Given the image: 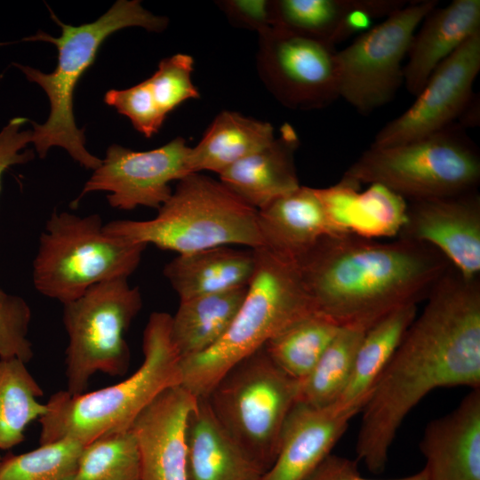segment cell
<instances>
[{
	"instance_id": "obj_1",
	"label": "cell",
	"mask_w": 480,
	"mask_h": 480,
	"mask_svg": "<svg viewBox=\"0 0 480 480\" xmlns=\"http://www.w3.org/2000/svg\"><path fill=\"white\" fill-rule=\"evenodd\" d=\"M362 409L357 460L381 474L408 413L438 388H480V276L452 265L427 297Z\"/></svg>"
},
{
	"instance_id": "obj_2",
	"label": "cell",
	"mask_w": 480,
	"mask_h": 480,
	"mask_svg": "<svg viewBox=\"0 0 480 480\" xmlns=\"http://www.w3.org/2000/svg\"><path fill=\"white\" fill-rule=\"evenodd\" d=\"M316 313L367 331L390 312L426 300L451 266L428 244L352 234L322 237L296 260Z\"/></svg>"
},
{
	"instance_id": "obj_3",
	"label": "cell",
	"mask_w": 480,
	"mask_h": 480,
	"mask_svg": "<svg viewBox=\"0 0 480 480\" xmlns=\"http://www.w3.org/2000/svg\"><path fill=\"white\" fill-rule=\"evenodd\" d=\"M171 324L168 313L150 315L143 332V362L127 379L92 392L71 395L59 390L51 396L38 420L39 444L68 438L85 445L107 434L128 430L160 393L180 385V356Z\"/></svg>"
},
{
	"instance_id": "obj_4",
	"label": "cell",
	"mask_w": 480,
	"mask_h": 480,
	"mask_svg": "<svg viewBox=\"0 0 480 480\" xmlns=\"http://www.w3.org/2000/svg\"><path fill=\"white\" fill-rule=\"evenodd\" d=\"M252 250L255 269L229 328L208 350L180 359V386L196 397L207 396L233 365L278 332L316 313L296 261L266 247Z\"/></svg>"
},
{
	"instance_id": "obj_5",
	"label": "cell",
	"mask_w": 480,
	"mask_h": 480,
	"mask_svg": "<svg viewBox=\"0 0 480 480\" xmlns=\"http://www.w3.org/2000/svg\"><path fill=\"white\" fill-rule=\"evenodd\" d=\"M51 16L61 28L60 36L53 37L40 31L26 40L44 41L57 47L58 63L53 72L45 74L35 68L14 64L29 82L41 86L50 101L46 122L33 123L31 143L42 158L52 147H60L80 165L94 171L100 165L101 159L85 148L84 131L76 124L73 114L76 86L110 35L128 27L162 32L169 20L144 9L138 0H118L98 20L80 26L63 23L52 11Z\"/></svg>"
},
{
	"instance_id": "obj_6",
	"label": "cell",
	"mask_w": 480,
	"mask_h": 480,
	"mask_svg": "<svg viewBox=\"0 0 480 480\" xmlns=\"http://www.w3.org/2000/svg\"><path fill=\"white\" fill-rule=\"evenodd\" d=\"M157 211L151 220H117L104 224V228L109 234L178 254L224 245L264 246L258 211L220 180L200 172L180 180Z\"/></svg>"
},
{
	"instance_id": "obj_7",
	"label": "cell",
	"mask_w": 480,
	"mask_h": 480,
	"mask_svg": "<svg viewBox=\"0 0 480 480\" xmlns=\"http://www.w3.org/2000/svg\"><path fill=\"white\" fill-rule=\"evenodd\" d=\"M147 245L108 233L98 214L53 212L33 260L35 288L62 304L98 284L128 278Z\"/></svg>"
},
{
	"instance_id": "obj_8",
	"label": "cell",
	"mask_w": 480,
	"mask_h": 480,
	"mask_svg": "<svg viewBox=\"0 0 480 480\" xmlns=\"http://www.w3.org/2000/svg\"><path fill=\"white\" fill-rule=\"evenodd\" d=\"M343 177L360 185H382L409 202L451 196L476 190L480 153L455 123L404 144L370 146Z\"/></svg>"
},
{
	"instance_id": "obj_9",
	"label": "cell",
	"mask_w": 480,
	"mask_h": 480,
	"mask_svg": "<svg viewBox=\"0 0 480 480\" xmlns=\"http://www.w3.org/2000/svg\"><path fill=\"white\" fill-rule=\"evenodd\" d=\"M298 396L299 380L278 368L262 347L233 365L205 396L223 428L266 472Z\"/></svg>"
},
{
	"instance_id": "obj_10",
	"label": "cell",
	"mask_w": 480,
	"mask_h": 480,
	"mask_svg": "<svg viewBox=\"0 0 480 480\" xmlns=\"http://www.w3.org/2000/svg\"><path fill=\"white\" fill-rule=\"evenodd\" d=\"M142 306L138 287L128 278L106 281L79 298L63 304V324L68 337L65 375L71 395L86 392L98 372L122 376L129 367L125 334Z\"/></svg>"
},
{
	"instance_id": "obj_11",
	"label": "cell",
	"mask_w": 480,
	"mask_h": 480,
	"mask_svg": "<svg viewBox=\"0 0 480 480\" xmlns=\"http://www.w3.org/2000/svg\"><path fill=\"white\" fill-rule=\"evenodd\" d=\"M437 3L410 1L338 51L340 98L362 115L391 101L404 84L403 61L412 37Z\"/></svg>"
},
{
	"instance_id": "obj_12",
	"label": "cell",
	"mask_w": 480,
	"mask_h": 480,
	"mask_svg": "<svg viewBox=\"0 0 480 480\" xmlns=\"http://www.w3.org/2000/svg\"><path fill=\"white\" fill-rule=\"evenodd\" d=\"M258 35L259 76L282 105L314 110L340 98L335 46L274 28Z\"/></svg>"
},
{
	"instance_id": "obj_13",
	"label": "cell",
	"mask_w": 480,
	"mask_h": 480,
	"mask_svg": "<svg viewBox=\"0 0 480 480\" xmlns=\"http://www.w3.org/2000/svg\"><path fill=\"white\" fill-rule=\"evenodd\" d=\"M189 150L182 137L148 151L111 145L74 204L88 193L105 191L113 208L130 211L145 206L158 210L172 193L170 183L190 174Z\"/></svg>"
},
{
	"instance_id": "obj_14",
	"label": "cell",
	"mask_w": 480,
	"mask_h": 480,
	"mask_svg": "<svg viewBox=\"0 0 480 480\" xmlns=\"http://www.w3.org/2000/svg\"><path fill=\"white\" fill-rule=\"evenodd\" d=\"M480 70V31L468 38L431 74L414 102L376 134L372 147L411 142L455 124L475 96Z\"/></svg>"
},
{
	"instance_id": "obj_15",
	"label": "cell",
	"mask_w": 480,
	"mask_h": 480,
	"mask_svg": "<svg viewBox=\"0 0 480 480\" xmlns=\"http://www.w3.org/2000/svg\"><path fill=\"white\" fill-rule=\"evenodd\" d=\"M396 237L429 244L463 276H480V196L467 193L410 201Z\"/></svg>"
},
{
	"instance_id": "obj_16",
	"label": "cell",
	"mask_w": 480,
	"mask_h": 480,
	"mask_svg": "<svg viewBox=\"0 0 480 480\" xmlns=\"http://www.w3.org/2000/svg\"><path fill=\"white\" fill-rule=\"evenodd\" d=\"M196 397L180 385L160 393L131 426L140 480H187L186 425Z\"/></svg>"
},
{
	"instance_id": "obj_17",
	"label": "cell",
	"mask_w": 480,
	"mask_h": 480,
	"mask_svg": "<svg viewBox=\"0 0 480 480\" xmlns=\"http://www.w3.org/2000/svg\"><path fill=\"white\" fill-rule=\"evenodd\" d=\"M359 412L297 402L284 424L275 462L259 480H303L329 454Z\"/></svg>"
},
{
	"instance_id": "obj_18",
	"label": "cell",
	"mask_w": 480,
	"mask_h": 480,
	"mask_svg": "<svg viewBox=\"0 0 480 480\" xmlns=\"http://www.w3.org/2000/svg\"><path fill=\"white\" fill-rule=\"evenodd\" d=\"M426 480H480V388L430 420L419 444Z\"/></svg>"
},
{
	"instance_id": "obj_19",
	"label": "cell",
	"mask_w": 480,
	"mask_h": 480,
	"mask_svg": "<svg viewBox=\"0 0 480 480\" xmlns=\"http://www.w3.org/2000/svg\"><path fill=\"white\" fill-rule=\"evenodd\" d=\"M361 185L346 177L328 188H316L325 213L338 234L369 239L396 238L406 221V200L380 184Z\"/></svg>"
},
{
	"instance_id": "obj_20",
	"label": "cell",
	"mask_w": 480,
	"mask_h": 480,
	"mask_svg": "<svg viewBox=\"0 0 480 480\" xmlns=\"http://www.w3.org/2000/svg\"><path fill=\"white\" fill-rule=\"evenodd\" d=\"M187 480H259L265 473L196 397L186 425Z\"/></svg>"
},
{
	"instance_id": "obj_21",
	"label": "cell",
	"mask_w": 480,
	"mask_h": 480,
	"mask_svg": "<svg viewBox=\"0 0 480 480\" xmlns=\"http://www.w3.org/2000/svg\"><path fill=\"white\" fill-rule=\"evenodd\" d=\"M415 32L404 66V84L416 96L435 69L480 31V1L453 0L432 10Z\"/></svg>"
},
{
	"instance_id": "obj_22",
	"label": "cell",
	"mask_w": 480,
	"mask_h": 480,
	"mask_svg": "<svg viewBox=\"0 0 480 480\" xmlns=\"http://www.w3.org/2000/svg\"><path fill=\"white\" fill-rule=\"evenodd\" d=\"M300 140L289 124L264 148L243 158L219 174V180L245 204L259 211L300 185L294 165Z\"/></svg>"
},
{
	"instance_id": "obj_23",
	"label": "cell",
	"mask_w": 480,
	"mask_h": 480,
	"mask_svg": "<svg viewBox=\"0 0 480 480\" xmlns=\"http://www.w3.org/2000/svg\"><path fill=\"white\" fill-rule=\"evenodd\" d=\"M257 220L263 247L294 260L322 237L339 235L316 188L306 186L259 210Z\"/></svg>"
},
{
	"instance_id": "obj_24",
	"label": "cell",
	"mask_w": 480,
	"mask_h": 480,
	"mask_svg": "<svg viewBox=\"0 0 480 480\" xmlns=\"http://www.w3.org/2000/svg\"><path fill=\"white\" fill-rule=\"evenodd\" d=\"M255 269L253 250L229 245L178 254L164 268V275L180 300L245 287Z\"/></svg>"
},
{
	"instance_id": "obj_25",
	"label": "cell",
	"mask_w": 480,
	"mask_h": 480,
	"mask_svg": "<svg viewBox=\"0 0 480 480\" xmlns=\"http://www.w3.org/2000/svg\"><path fill=\"white\" fill-rule=\"evenodd\" d=\"M275 137L270 123L236 111H221L200 141L190 148L189 172L209 171L220 174L230 165L268 146Z\"/></svg>"
},
{
	"instance_id": "obj_26",
	"label": "cell",
	"mask_w": 480,
	"mask_h": 480,
	"mask_svg": "<svg viewBox=\"0 0 480 480\" xmlns=\"http://www.w3.org/2000/svg\"><path fill=\"white\" fill-rule=\"evenodd\" d=\"M416 316L417 304H408L390 312L364 332L350 377L335 404L361 412Z\"/></svg>"
},
{
	"instance_id": "obj_27",
	"label": "cell",
	"mask_w": 480,
	"mask_h": 480,
	"mask_svg": "<svg viewBox=\"0 0 480 480\" xmlns=\"http://www.w3.org/2000/svg\"><path fill=\"white\" fill-rule=\"evenodd\" d=\"M246 288L180 300L177 312L172 316L171 334L180 359L208 350L222 338Z\"/></svg>"
},
{
	"instance_id": "obj_28",
	"label": "cell",
	"mask_w": 480,
	"mask_h": 480,
	"mask_svg": "<svg viewBox=\"0 0 480 480\" xmlns=\"http://www.w3.org/2000/svg\"><path fill=\"white\" fill-rule=\"evenodd\" d=\"M43 389L18 358H0V449L9 450L25 439V430L46 411Z\"/></svg>"
},
{
	"instance_id": "obj_29",
	"label": "cell",
	"mask_w": 480,
	"mask_h": 480,
	"mask_svg": "<svg viewBox=\"0 0 480 480\" xmlns=\"http://www.w3.org/2000/svg\"><path fill=\"white\" fill-rule=\"evenodd\" d=\"M340 328L313 313L278 332L263 348L278 368L300 381L309 374Z\"/></svg>"
},
{
	"instance_id": "obj_30",
	"label": "cell",
	"mask_w": 480,
	"mask_h": 480,
	"mask_svg": "<svg viewBox=\"0 0 480 480\" xmlns=\"http://www.w3.org/2000/svg\"><path fill=\"white\" fill-rule=\"evenodd\" d=\"M365 332L340 328L309 374L299 381L298 402L314 407L337 403L350 377Z\"/></svg>"
},
{
	"instance_id": "obj_31",
	"label": "cell",
	"mask_w": 480,
	"mask_h": 480,
	"mask_svg": "<svg viewBox=\"0 0 480 480\" xmlns=\"http://www.w3.org/2000/svg\"><path fill=\"white\" fill-rule=\"evenodd\" d=\"M355 1L271 0L272 28L335 46Z\"/></svg>"
},
{
	"instance_id": "obj_32",
	"label": "cell",
	"mask_w": 480,
	"mask_h": 480,
	"mask_svg": "<svg viewBox=\"0 0 480 480\" xmlns=\"http://www.w3.org/2000/svg\"><path fill=\"white\" fill-rule=\"evenodd\" d=\"M68 480H140V453L132 430L109 433L85 444Z\"/></svg>"
},
{
	"instance_id": "obj_33",
	"label": "cell",
	"mask_w": 480,
	"mask_h": 480,
	"mask_svg": "<svg viewBox=\"0 0 480 480\" xmlns=\"http://www.w3.org/2000/svg\"><path fill=\"white\" fill-rule=\"evenodd\" d=\"M84 446L65 438L21 454L9 453L1 460L0 480H68Z\"/></svg>"
},
{
	"instance_id": "obj_34",
	"label": "cell",
	"mask_w": 480,
	"mask_h": 480,
	"mask_svg": "<svg viewBox=\"0 0 480 480\" xmlns=\"http://www.w3.org/2000/svg\"><path fill=\"white\" fill-rule=\"evenodd\" d=\"M194 59L176 53L163 59L156 72L147 80L154 100L164 116L187 100L200 94L192 81Z\"/></svg>"
},
{
	"instance_id": "obj_35",
	"label": "cell",
	"mask_w": 480,
	"mask_h": 480,
	"mask_svg": "<svg viewBox=\"0 0 480 480\" xmlns=\"http://www.w3.org/2000/svg\"><path fill=\"white\" fill-rule=\"evenodd\" d=\"M31 309L26 300L0 290V358H18L26 364L33 356L28 338Z\"/></svg>"
},
{
	"instance_id": "obj_36",
	"label": "cell",
	"mask_w": 480,
	"mask_h": 480,
	"mask_svg": "<svg viewBox=\"0 0 480 480\" xmlns=\"http://www.w3.org/2000/svg\"><path fill=\"white\" fill-rule=\"evenodd\" d=\"M104 100L127 116L147 138L158 132L166 118L156 104L147 80L127 89L109 90Z\"/></svg>"
},
{
	"instance_id": "obj_37",
	"label": "cell",
	"mask_w": 480,
	"mask_h": 480,
	"mask_svg": "<svg viewBox=\"0 0 480 480\" xmlns=\"http://www.w3.org/2000/svg\"><path fill=\"white\" fill-rule=\"evenodd\" d=\"M215 3L234 27L258 34L272 28L271 0H220Z\"/></svg>"
},
{
	"instance_id": "obj_38",
	"label": "cell",
	"mask_w": 480,
	"mask_h": 480,
	"mask_svg": "<svg viewBox=\"0 0 480 480\" xmlns=\"http://www.w3.org/2000/svg\"><path fill=\"white\" fill-rule=\"evenodd\" d=\"M26 122L25 117H14L0 132V188L3 173L8 167L25 164L34 157L31 150L22 152L32 140V130H21Z\"/></svg>"
},
{
	"instance_id": "obj_39",
	"label": "cell",
	"mask_w": 480,
	"mask_h": 480,
	"mask_svg": "<svg viewBox=\"0 0 480 480\" xmlns=\"http://www.w3.org/2000/svg\"><path fill=\"white\" fill-rule=\"evenodd\" d=\"M303 480H426V472L422 468L399 478L369 479L361 476L357 460L331 453Z\"/></svg>"
},
{
	"instance_id": "obj_40",
	"label": "cell",
	"mask_w": 480,
	"mask_h": 480,
	"mask_svg": "<svg viewBox=\"0 0 480 480\" xmlns=\"http://www.w3.org/2000/svg\"><path fill=\"white\" fill-rule=\"evenodd\" d=\"M1 460H2V458L0 457V463H1Z\"/></svg>"
}]
</instances>
